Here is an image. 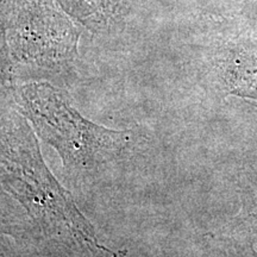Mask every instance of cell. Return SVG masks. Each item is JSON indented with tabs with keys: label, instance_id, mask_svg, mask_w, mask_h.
Instances as JSON below:
<instances>
[{
	"label": "cell",
	"instance_id": "cell-2",
	"mask_svg": "<svg viewBox=\"0 0 257 257\" xmlns=\"http://www.w3.org/2000/svg\"><path fill=\"white\" fill-rule=\"evenodd\" d=\"M17 111L43 142L55 148L70 174L89 175L119 161L134 144L133 131H115L82 117L60 89L47 82L15 91Z\"/></svg>",
	"mask_w": 257,
	"mask_h": 257
},
{
	"label": "cell",
	"instance_id": "cell-6",
	"mask_svg": "<svg viewBox=\"0 0 257 257\" xmlns=\"http://www.w3.org/2000/svg\"><path fill=\"white\" fill-rule=\"evenodd\" d=\"M250 104L255 106V107H257V100H253V101H249ZM245 195H248V197L255 199V200H257V186H253V188L250 191V193H245Z\"/></svg>",
	"mask_w": 257,
	"mask_h": 257
},
{
	"label": "cell",
	"instance_id": "cell-4",
	"mask_svg": "<svg viewBox=\"0 0 257 257\" xmlns=\"http://www.w3.org/2000/svg\"><path fill=\"white\" fill-rule=\"evenodd\" d=\"M210 73L224 94L257 100V31L245 28L221 37L211 51Z\"/></svg>",
	"mask_w": 257,
	"mask_h": 257
},
{
	"label": "cell",
	"instance_id": "cell-1",
	"mask_svg": "<svg viewBox=\"0 0 257 257\" xmlns=\"http://www.w3.org/2000/svg\"><path fill=\"white\" fill-rule=\"evenodd\" d=\"M2 184L46 231L107 250L98 244L94 229L47 168L28 121L17 114L3 118Z\"/></svg>",
	"mask_w": 257,
	"mask_h": 257
},
{
	"label": "cell",
	"instance_id": "cell-5",
	"mask_svg": "<svg viewBox=\"0 0 257 257\" xmlns=\"http://www.w3.org/2000/svg\"><path fill=\"white\" fill-rule=\"evenodd\" d=\"M61 8L83 24H100L115 14L119 0H57Z\"/></svg>",
	"mask_w": 257,
	"mask_h": 257
},
{
	"label": "cell",
	"instance_id": "cell-3",
	"mask_svg": "<svg viewBox=\"0 0 257 257\" xmlns=\"http://www.w3.org/2000/svg\"><path fill=\"white\" fill-rule=\"evenodd\" d=\"M3 34L14 66L54 69L76 56L79 31L53 0H3Z\"/></svg>",
	"mask_w": 257,
	"mask_h": 257
}]
</instances>
